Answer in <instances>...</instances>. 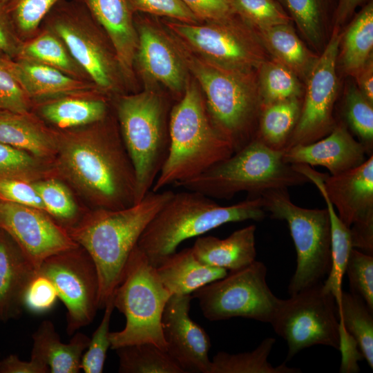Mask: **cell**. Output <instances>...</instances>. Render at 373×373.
<instances>
[{"mask_svg": "<svg viewBox=\"0 0 373 373\" xmlns=\"http://www.w3.org/2000/svg\"><path fill=\"white\" fill-rule=\"evenodd\" d=\"M59 164L66 176L99 209L135 202V169L119 126L108 117L86 126L57 132Z\"/></svg>", "mask_w": 373, "mask_h": 373, "instance_id": "6da1fadb", "label": "cell"}, {"mask_svg": "<svg viewBox=\"0 0 373 373\" xmlns=\"http://www.w3.org/2000/svg\"><path fill=\"white\" fill-rule=\"evenodd\" d=\"M166 30L199 86L214 126L233 153L254 141L262 109L257 70L232 68L209 61Z\"/></svg>", "mask_w": 373, "mask_h": 373, "instance_id": "7a4b0ae2", "label": "cell"}, {"mask_svg": "<svg viewBox=\"0 0 373 373\" xmlns=\"http://www.w3.org/2000/svg\"><path fill=\"white\" fill-rule=\"evenodd\" d=\"M173 193L151 191L130 207L99 209L66 229L95 264L99 309L105 307L120 283L128 258L143 231Z\"/></svg>", "mask_w": 373, "mask_h": 373, "instance_id": "3957f363", "label": "cell"}, {"mask_svg": "<svg viewBox=\"0 0 373 373\" xmlns=\"http://www.w3.org/2000/svg\"><path fill=\"white\" fill-rule=\"evenodd\" d=\"M266 213L260 195L221 206L198 192L173 193L149 223L137 246L156 267L185 240L229 222L261 221Z\"/></svg>", "mask_w": 373, "mask_h": 373, "instance_id": "277c9868", "label": "cell"}, {"mask_svg": "<svg viewBox=\"0 0 373 373\" xmlns=\"http://www.w3.org/2000/svg\"><path fill=\"white\" fill-rule=\"evenodd\" d=\"M170 147L151 191L192 178L233 153L214 126L203 95L190 75L169 119Z\"/></svg>", "mask_w": 373, "mask_h": 373, "instance_id": "5b68a950", "label": "cell"}, {"mask_svg": "<svg viewBox=\"0 0 373 373\" xmlns=\"http://www.w3.org/2000/svg\"><path fill=\"white\" fill-rule=\"evenodd\" d=\"M119 132L136 178L135 202L152 189L169 151V119L173 106L158 90L117 95Z\"/></svg>", "mask_w": 373, "mask_h": 373, "instance_id": "8992f818", "label": "cell"}, {"mask_svg": "<svg viewBox=\"0 0 373 373\" xmlns=\"http://www.w3.org/2000/svg\"><path fill=\"white\" fill-rule=\"evenodd\" d=\"M307 182L305 175L284 161L283 151L255 139L200 174L175 185L209 198L230 199L242 191L255 198L269 190Z\"/></svg>", "mask_w": 373, "mask_h": 373, "instance_id": "52a82bcc", "label": "cell"}, {"mask_svg": "<svg viewBox=\"0 0 373 373\" xmlns=\"http://www.w3.org/2000/svg\"><path fill=\"white\" fill-rule=\"evenodd\" d=\"M171 295L160 280L156 268L136 246L113 293L114 307L125 316L126 324L120 331L110 332L111 348L150 343L166 351L162 318Z\"/></svg>", "mask_w": 373, "mask_h": 373, "instance_id": "ba28073f", "label": "cell"}, {"mask_svg": "<svg viewBox=\"0 0 373 373\" xmlns=\"http://www.w3.org/2000/svg\"><path fill=\"white\" fill-rule=\"evenodd\" d=\"M40 26L56 33L98 88L119 95L128 88L115 50L106 32L78 0H62L48 13Z\"/></svg>", "mask_w": 373, "mask_h": 373, "instance_id": "9c48e42d", "label": "cell"}, {"mask_svg": "<svg viewBox=\"0 0 373 373\" xmlns=\"http://www.w3.org/2000/svg\"><path fill=\"white\" fill-rule=\"evenodd\" d=\"M263 209L273 219L286 221L296 251V268L288 285L289 295L321 283L331 267V228L325 209L294 204L287 189L260 195Z\"/></svg>", "mask_w": 373, "mask_h": 373, "instance_id": "30bf717a", "label": "cell"}, {"mask_svg": "<svg viewBox=\"0 0 373 373\" xmlns=\"http://www.w3.org/2000/svg\"><path fill=\"white\" fill-rule=\"evenodd\" d=\"M287 344L286 361L316 345L340 348L338 309L323 282L280 299L269 323Z\"/></svg>", "mask_w": 373, "mask_h": 373, "instance_id": "8fae6325", "label": "cell"}, {"mask_svg": "<svg viewBox=\"0 0 373 373\" xmlns=\"http://www.w3.org/2000/svg\"><path fill=\"white\" fill-rule=\"evenodd\" d=\"M266 276L265 265L255 260L195 290L192 297L210 321L241 317L269 323L280 298L269 287Z\"/></svg>", "mask_w": 373, "mask_h": 373, "instance_id": "7c38bea8", "label": "cell"}, {"mask_svg": "<svg viewBox=\"0 0 373 373\" xmlns=\"http://www.w3.org/2000/svg\"><path fill=\"white\" fill-rule=\"evenodd\" d=\"M161 21L192 51L225 66L257 70L270 57L256 32L239 15L198 23L166 19Z\"/></svg>", "mask_w": 373, "mask_h": 373, "instance_id": "4fadbf2b", "label": "cell"}, {"mask_svg": "<svg viewBox=\"0 0 373 373\" xmlns=\"http://www.w3.org/2000/svg\"><path fill=\"white\" fill-rule=\"evenodd\" d=\"M38 272L53 283L66 308V332L70 336L93 322L99 308L97 268L88 253L77 245L44 260Z\"/></svg>", "mask_w": 373, "mask_h": 373, "instance_id": "5bb4252c", "label": "cell"}, {"mask_svg": "<svg viewBox=\"0 0 373 373\" xmlns=\"http://www.w3.org/2000/svg\"><path fill=\"white\" fill-rule=\"evenodd\" d=\"M340 28L333 27L325 47L305 81L300 114L285 150L316 142L329 134L336 125L333 111L338 92L337 62L342 37Z\"/></svg>", "mask_w": 373, "mask_h": 373, "instance_id": "9a60e30c", "label": "cell"}, {"mask_svg": "<svg viewBox=\"0 0 373 373\" xmlns=\"http://www.w3.org/2000/svg\"><path fill=\"white\" fill-rule=\"evenodd\" d=\"M325 193L350 229L353 248L373 254V155L361 165L323 180Z\"/></svg>", "mask_w": 373, "mask_h": 373, "instance_id": "2e32d148", "label": "cell"}, {"mask_svg": "<svg viewBox=\"0 0 373 373\" xmlns=\"http://www.w3.org/2000/svg\"><path fill=\"white\" fill-rule=\"evenodd\" d=\"M144 14H135L138 41L135 70L145 87L162 86L179 97L190 76L162 22Z\"/></svg>", "mask_w": 373, "mask_h": 373, "instance_id": "e0dca14e", "label": "cell"}, {"mask_svg": "<svg viewBox=\"0 0 373 373\" xmlns=\"http://www.w3.org/2000/svg\"><path fill=\"white\" fill-rule=\"evenodd\" d=\"M0 229L8 233L37 272L44 260L78 245L46 212L0 200Z\"/></svg>", "mask_w": 373, "mask_h": 373, "instance_id": "ac0fdd59", "label": "cell"}, {"mask_svg": "<svg viewBox=\"0 0 373 373\" xmlns=\"http://www.w3.org/2000/svg\"><path fill=\"white\" fill-rule=\"evenodd\" d=\"M191 294H173L162 318L166 352L184 372L210 373L211 341L206 331L189 316Z\"/></svg>", "mask_w": 373, "mask_h": 373, "instance_id": "d6986e66", "label": "cell"}, {"mask_svg": "<svg viewBox=\"0 0 373 373\" xmlns=\"http://www.w3.org/2000/svg\"><path fill=\"white\" fill-rule=\"evenodd\" d=\"M285 162L321 166L335 175L355 168L366 160L363 144L352 135L346 124H336L323 138L307 144H298L283 151Z\"/></svg>", "mask_w": 373, "mask_h": 373, "instance_id": "ffe728a7", "label": "cell"}, {"mask_svg": "<svg viewBox=\"0 0 373 373\" xmlns=\"http://www.w3.org/2000/svg\"><path fill=\"white\" fill-rule=\"evenodd\" d=\"M88 10L108 36L128 88L136 81L135 58L138 36L135 14L127 0H78Z\"/></svg>", "mask_w": 373, "mask_h": 373, "instance_id": "44dd1931", "label": "cell"}, {"mask_svg": "<svg viewBox=\"0 0 373 373\" xmlns=\"http://www.w3.org/2000/svg\"><path fill=\"white\" fill-rule=\"evenodd\" d=\"M341 363L352 364L361 354L373 368V310L358 295L343 291L338 308Z\"/></svg>", "mask_w": 373, "mask_h": 373, "instance_id": "7402d4cb", "label": "cell"}, {"mask_svg": "<svg viewBox=\"0 0 373 373\" xmlns=\"http://www.w3.org/2000/svg\"><path fill=\"white\" fill-rule=\"evenodd\" d=\"M108 97L100 90L73 93L32 102V108L39 119L68 130L104 119L108 115Z\"/></svg>", "mask_w": 373, "mask_h": 373, "instance_id": "603a6c76", "label": "cell"}, {"mask_svg": "<svg viewBox=\"0 0 373 373\" xmlns=\"http://www.w3.org/2000/svg\"><path fill=\"white\" fill-rule=\"evenodd\" d=\"M37 269L16 242L0 229V321L19 317L25 291Z\"/></svg>", "mask_w": 373, "mask_h": 373, "instance_id": "cb8c5ba5", "label": "cell"}, {"mask_svg": "<svg viewBox=\"0 0 373 373\" xmlns=\"http://www.w3.org/2000/svg\"><path fill=\"white\" fill-rule=\"evenodd\" d=\"M3 60L31 102L100 90L92 82L72 77L44 64L12 58L6 54Z\"/></svg>", "mask_w": 373, "mask_h": 373, "instance_id": "d4e9b609", "label": "cell"}, {"mask_svg": "<svg viewBox=\"0 0 373 373\" xmlns=\"http://www.w3.org/2000/svg\"><path fill=\"white\" fill-rule=\"evenodd\" d=\"M256 226L251 224L224 239L200 236L191 249L202 263L230 271L238 270L256 260Z\"/></svg>", "mask_w": 373, "mask_h": 373, "instance_id": "484cf974", "label": "cell"}, {"mask_svg": "<svg viewBox=\"0 0 373 373\" xmlns=\"http://www.w3.org/2000/svg\"><path fill=\"white\" fill-rule=\"evenodd\" d=\"M30 358L49 368L50 373H78L81 371L82 357L90 338L75 332L68 343H62L53 323L42 321L32 334Z\"/></svg>", "mask_w": 373, "mask_h": 373, "instance_id": "4316f807", "label": "cell"}, {"mask_svg": "<svg viewBox=\"0 0 373 373\" xmlns=\"http://www.w3.org/2000/svg\"><path fill=\"white\" fill-rule=\"evenodd\" d=\"M155 268L162 284L172 295L191 294L228 274L227 269L202 263L191 247L175 251Z\"/></svg>", "mask_w": 373, "mask_h": 373, "instance_id": "83f0119b", "label": "cell"}, {"mask_svg": "<svg viewBox=\"0 0 373 373\" xmlns=\"http://www.w3.org/2000/svg\"><path fill=\"white\" fill-rule=\"evenodd\" d=\"M0 142L35 157H47L57 149V132L36 115L0 111Z\"/></svg>", "mask_w": 373, "mask_h": 373, "instance_id": "f1b7e54d", "label": "cell"}, {"mask_svg": "<svg viewBox=\"0 0 373 373\" xmlns=\"http://www.w3.org/2000/svg\"><path fill=\"white\" fill-rule=\"evenodd\" d=\"M307 44L319 55L334 25L338 0H277Z\"/></svg>", "mask_w": 373, "mask_h": 373, "instance_id": "f546056e", "label": "cell"}, {"mask_svg": "<svg viewBox=\"0 0 373 373\" xmlns=\"http://www.w3.org/2000/svg\"><path fill=\"white\" fill-rule=\"evenodd\" d=\"M270 57L291 70L305 80L318 55L298 35L292 22L255 30Z\"/></svg>", "mask_w": 373, "mask_h": 373, "instance_id": "4dcf8cb0", "label": "cell"}, {"mask_svg": "<svg viewBox=\"0 0 373 373\" xmlns=\"http://www.w3.org/2000/svg\"><path fill=\"white\" fill-rule=\"evenodd\" d=\"M15 58L44 64L72 77L92 82L63 40L44 26H40L39 30L32 37L22 42Z\"/></svg>", "mask_w": 373, "mask_h": 373, "instance_id": "1f68e13d", "label": "cell"}, {"mask_svg": "<svg viewBox=\"0 0 373 373\" xmlns=\"http://www.w3.org/2000/svg\"><path fill=\"white\" fill-rule=\"evenodd\" d=\"M373 2L370 1L342 32L338 60L343 72L354 77L372 57Z\"/></svg>", "mask_w": 373, "mask_h": 373, "instance_id": "d6a6232c", "label": "cell"}, {"mask_svg": "<svg viewBox=\"0 0 373 373\" xmlns=\"http://www.w3.org/2000/svg\"><path fill=\"white\" fill-rule=\"evenodd\" d=\"M302 102V98H293L263 106L256 139L271 149L283 151L298 122Z\"/></svg>", "mask_w": 373, "mask_h": 373, "instance_id": "836d02e7", "label": "cell"}, {"mask_svg": "<svg viewBox=\"0 0 373 373\" xmlns=\"http://www.w3.org/2000/svg\"><path fill=\"white\" fill-rule=\"evenodd\" d=\"M276 339L267 338L251 352L229 354L218 352L211 359L210 373H298L300 370L285 363L273 366L268 356Z\"/></svg>", "mask_w": 373, "mask_h": 373, "instance_id": "e575fe53", "label": "cell"}, {"mask_svg": "<svg viewBox=\"0 0 373 373\" xmlns=\"http://www.w3.org/2000/svg\"><path fill=\"white\" fill-rule=\"evenodd\" d=\"M257 77L262 107L276 102L302 98L303 95L299 77L274 58L269 57L260 64Z\"/></svg>", "mask_w": 373, "mask_h": 373, "instance_id": "d590c367", "label": "cell"}, {"mask_svg": "<svg viewBox=\"0 0 373 373\" xmlns=\"http://www.w3.org/2000/svg\"><path fill=\"white\" fill-rule=\"evenodd\" d=\"M115 350L120 373H185L166 351L153 343L125 345Z\"/></svg>", "mask_w": 373, "mask_h": 373, "instance_id": "8d00e7d4", "label": "cell"}, {"mask_svg": "<svg viewBox=\"0 0 373 373\" xmlns=\"http://www.w3.org/2000/svg\"><path fill=\"white\" fill-rule=\"evenodd\" d=\"M345 116L347 124L363 144L366 155L373 151V103L359 90L356 84L347 87L345 94Z\"/></svg>", "mask_w": 373, "mask_h": 373, "instance_id": "74e56055", "label": "cell"}, {"mask_svg": "<svg viewBox=\"0 0 373 373\" xmlns=\"http://www.w3.org/2000/svg\"><path fill=\"white\" fill-rule=\"evenodd\" d=\"M62 0H5L4 4L19 38L25 41L39 30L51 9Z\"/></svg>", "mask_w": 373, "mask_h": 373, "instance_id": "f35d334b", "label": "cell"}, {"mask_svg": "<svg viewBox=\"0 0 373 373\" xmlns=\"http://www.w3.org/2000/svg\"><path fill=\"white\" fill-rule=\"evenodd\" d=\"M236 13L254 30L291 23L277 0H232Z\"/></svg>", "mask_w": 373, "mask_h": 373, "instance_id": "ab89813d", "label": "cell"}, {"mask_svg": "<svg viewBox=\"0 0 373 373\" xmlns=\"http://www.w3.org/2000/svg\"><path fill=\"white\" fill-rule=\"evenodd\" d=\"M31 183L44 203L46 213L62 222L71 223L73 227L77 206L68 189L54 179Z\"/></svg>", "mask_w": 373, "mask_h": 373, "instance_id": "60d3db41", "label": "cell"}, {"mask_svg": "<svg viewBox=\"0 0 373 373\" xmlns=\"http://www.w3.org/2000/svg\"><path fill=\"white\" fill-rule=\"evenodd\" d=\"M104 308L103 318L90 338L89 344L82 357L81 370L85 373H102L107 352L111 347L109 327L111 315L115 308L113 295Z\"/></svg>", "mask_w": 373, "mask_h": 373, "instance_id": "b9f144b4", "label": "cell"}, {"mask_svg": "<svg viewBox=\"0 0 373 373\" xmlns=\"http://www.w3.org/2000/svg\"><path fill=\"white\" fill-rule=\"evenodd\" d=\"M345 273L350 292L360 296L373 310V256L352 248L348 258Z\"/></svg>", "mask_w": 373, "mask_h": 373, "instance_id": "7bdbcfd3", "label": "cell"}, {"mask_svg": "<svg viewBox=\"0 0 373 373\" xmlns=\"http://www.w3.org/2000/svg\"><path fill=\"white\" fill-rule=\"evenodd\" d=\"M39 167L34 155L0 142V178L30 181L38 175Z\"/></svg>", "mask_w": 373, "mask_h": 373, "instance_id": "ee69618b", "label": "cell"}, {"mask_svg": "<svg viewBox=\"0 0 373 373\" xmlns=\"http://www.w3.org/2000/svg\"><path fill=\"white\" fill-rule=\"evenodd\" d=\"M127 1L134 14H144L186 23H200L180 0Z\"/></svg>", "mask_w": 373, "mask_h": 373, "instance_id": "f6af8a7d", "label": "cell"}, {"mask_svg": "<svg viewBox=\"0 0 373 373\" xmlns=\"http://www.w3.org/2000/svg\"><path fill=\"white\" fill-rule=\"evenodd\" d=\"M3 55L0 51V111L30 112L32 102L6 66Z\"/></svg>", "mask_w": 373, "mask_h": 373, "instance_id": "bcb514c9", "label": "cell"}, {"mask_svg": "<svg viewBox=\"0 0 373 373\" xmlns=\"http://www.w3.org/2000/svg\"><path fill=\"white\" fill-rule=\"evenodd\" d=\"M57 298V290L51 280L37 272L25 291L23 308L33 313H43L50 309Z\"/></svg>", "mask_w": 373, "mask_h": 373, "instance_id": "7dc6e473", "label": "cell"}, {"mask_svg": "<svg viewBox=\"0 0 373 373\" xmlns=\"http://www.w3.org/2000/svg\"><path fill=\"white\" fill-rule=\"evenodd\" d=\"M0 200L23 204L45 211L44 203L32 183L25 180L0 178Z\"/></svg>", "mask_w": 373, "mask_h": 373, "instance_id": "c3c4849f", "label": "cell"}, {"mask_svg": "<svg viewBox=\"0 0 373 373\" xmlns=\"http://www.w3.org/2000/svg\"><path fill=\"white\" fill-rule=\"evenodd\" d=\"M202 22L220 21L238 15L232 0H180Z\"/></svg>", "mask_w": 373, "mask_h": 373, "instance_id": "681fc988", "label": "cell"}, {"mask_svg": "<svg viewBox=\"0 0 373 373\" xmlns=\"http://www.w3.org/2000/svg\"><path fill=\"white\" fill-rule=\"evenodd\" d=\"M22 42L15 32L4 2L0 1V51L15 58Z\"/></svg>", "mask_w": 373, "mask_h": 373, "instance_id": "f907efd6", "label": "cell"}, {"mask_svg": "<svg viewBox=\"0 0 373 373\" xmlns=\"http://www.w3.org/2000/svg\"><path fill=\"white\" fill-rule=\"evenodd\" d=\"M47 365L32 358L22 361L15 354H10L0 361V373H49Z\"/></svg>", "mask_w": 373, "mask_h": 373, "instance_id": "816d5d0a", "label": "cell"}, {"mask_svg": "<svg viewBox=\"0 0 373 373\" xmlns=\"http://www.w3.org/2000/svg\"><path fill=\"white\" fill-rule=\"evenodd\" d=\"M353 77L361 93L373 103V57L370 58Z\"/></svg>", "mask_w": 373, "mask_h": 373, "instance_id": "f5cc1de1", "label": "cell"}, {"mask_svg": "<svg viewBox=\"0 0 373 373\" xmlns=\"http://www.w3.org/2000/svg\"><path fill=\"white\" fill-rule=\"evenodd\" d=\"M371 0H338L334 26L341 27L353 17L358 6H363Z\"/></svg>", "mask_w": 373, "mask_h": 373, "instance_id": "db71d44e", "label": "cell"}, {"mask_svg": "<svg viewBox=\"0 0 373 373\" xmlns=\"http://www.w3.org/2000/svg\"><path fill=\"white\" fill-rule=\"evenodd\" d=\"M1 1H4L5 0H0Z\"/></svg>", "mask_w": 373, "mask_h": 373, "instance_id": "11a10c76", "label": "cell"}, {"mask_svg": "<svg viewBox=\"0 0 373 373\" xmlns=\"http://www.w3.org/2000/svg\"><path fill=\"white\" fill-rule=\"evenodd\" d=\"M0 322H1V321H0Z\"/></svg>", "mask_w": 373, "mask_h": 373, "instance_id": "9f6ffc18", "label": "cell"}]
</instances>
